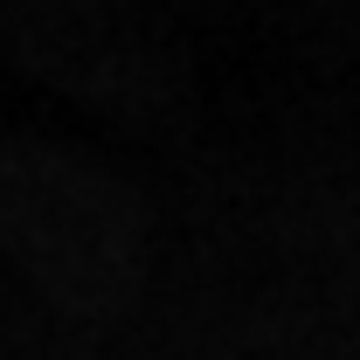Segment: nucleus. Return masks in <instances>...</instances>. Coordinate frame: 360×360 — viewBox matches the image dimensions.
Here are the masks:
<instances>
[]
</instances>
